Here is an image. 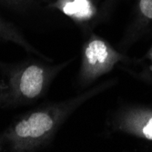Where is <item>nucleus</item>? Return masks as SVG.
<instances>
[{
	"instance_id": "obj_1",
	"label": "nucleus",
	"mask_w": 152,
	"mask_h": 152,
	"mask_svg": "<svg viewBox=\"0 0 152 152\" xmlns=\"http://www.w3.org/2000/svg\"><path fill=\"white\" fill-rule=\"evenodd\" d=\"M113 84L103 82L73 98L43 104L17 117L0 133V152H30L48 146L75 110Z\"/></svg>"
},
{
	"instance_id": "obj_2",
	"label": "nucleus",
	"mask_w": 152,
	"mask_h": 152,
	"mask_svg": "<svg viewBox=\"0 0 152 152\" xmlns=\"http://www.w3.org/2000/svg\"><path fill=\"white\" fill-rule=\"evenodd\" d=\"M70 61L56 65L46 60L27 59L13 64L0 61V109L32 105L42 99Z\"/></svg>"
},
{
	"instance_id": "obj_3",
	"label": "nucleus",
	"mask_w": 152,
	"mask_h": 152,
	"mask_svg": "<svg viewBox=\"0 0 152 152\" xmlns=\"http://www.w3.org/2000/svg\"><path fill=\"white\" fill-rule=\"evenodd\" d=\"M129 58L116 50L107 40L92 34L82 49L78 81L81 87L91 85L99 77L109 73L119 62Z\"/></svg>"
},
{
	"instance_id": "obj_4",
	"label": "nucleus",
	"mask_w": 152,
	"mask_h": 152,
	"mask_svg": "<svg viewBox=\"0 0 152 152\" xmlns=\"http://www.w3.org/2000/svg\"><path fill=\"white\" fill-rule=\"evenodd\" d=\"M113 129L140 139L152 141V107H128L116 115Z\"/></svg>"
},
{
	"instance_id": "obj_5",
	"label": "nucleus",
	"mask_w": 152,
	"mask_h": 152,
	"mask_svg": "<svg viewBox=\"0 0 152 152\" xmlns=\"http://www.w3.org/2000/svg\"><path fill=\"white\" fill-rule=\"evenodd\" d=\"M48 5L81 26L94 21L98 15L94 0H54Z\"/></svg>"
},
{
	"instance_id": "obj_6",
	"label": "nucleus",
	"mask_w": 152,
	"mask_h": 152,
	"mask_svg": "<svg viewBox=\"0 0 152 152\" xmlns=\"http://www.w3.org/2000/svg\"><path fill=\"white\" fill-rule=\"evenodd\" d=\"M0 40L5 41V42H11L14 44H17L22 48H24L26 52L42 58L46 61H52L51 58L44 56L36 48H34L26 39L23 34L17 28L16 26H14L12 23L7 21L1 17H0Z\"/></svg>"
},
{
	"instance_id": "obj_7",
	"label": "nucleus",
	"mask_w": 152,
	"mask_h": 152,
	"mask_svg": "<svg viewBox=\"0 0 152 152\" xmlns=\"http://www.w3.org/2000/svg\"><path fill=\"white\" fill-rule=\"evenodd\" d=\"M152 23V0H137L132 28L135 32Z\"/></svg>"
},
{
	"instance_id": "obj_8",
	"label": "nucleus",
	"mask_w": 152,
	"mask_h": 152,
	"mask_svg": "<svg viewBox=\"0 0 152 152\" xmlns=\"http://www.w3.org/2000/svg\"><path fill=\"white\" fill-rule=\"evenodd\" d=\"M49 1L50 0H0L1 3L19 10L29 8L39 3H49Z\"/></svg>"
},
{
	"instance_id": "obj_9",
	"label": "nucleus",
	"mask_w": 152,
	"mask_h": 152,
	"mask_svg": "<svg viewBox=\"0 0 152 152\" xmlns=\"http://www.w3.org/2000/svg\"><path fill=\"white\" fill-rule=\"evenodd\" d=\"M145 59H148V60H149L151 63H152V47L150 48V49L147 52V54L145 55Z\"/></svg>"
},
{
	"instance_id": "obj_10",
	"label": "nucleus",
	"mask_w": 152,
	"mask_h": 152,
	"mask_svg": "<svg viewBox=\"0 0 152 152\" xmlns=\"http://www.w3.org/2000/svg\"><path fill=\"white\" fill-rule=\"evenodd\" d=\"M116 1V0H106V4H105V7H106V8H107L108 9V7H110V6H112L113 5V3Z\"/></svg>"
}]
</instances>
